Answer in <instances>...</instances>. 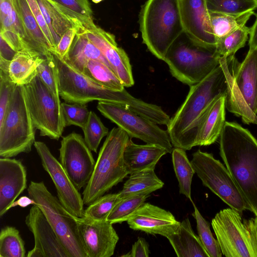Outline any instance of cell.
<instances>
[{"label":"cell","mask_w":257,"mask_h":257,"mask_svg":"<svg viewBox=\"0 0 257 257\" xmlns=\"http://www.w3.org/2000/svg\"><path fill=\"white\" fill-rule=\"evenodd\" d=\"M168 239L178 257H209L188 218L181 222L178 230Z\"/></svg>","instance_id":"26"},{"label":"cell","mask_w":257,"mask_h":257,"mask_svg":"<svg viewBox=\"0 0 257 257\" xmlns=\"http://www.w3.org/2000/svg\"><path fill=\"white\" fill-rule=\"evenodd\" d=\"M219 64L226 80V107L231 112L240 116L244 123L257 125V116L246 104L237 88L230 72L226 57L221 56Z\"/></svg>","instance_id":"27"},{"label":"cell","mask_w":257,"mask_h":257,"mask_svg":"<svg viewBox=\"0 0 257 257\" xmlns=\"http://www.w3.org/2000/svg\"><path fill=\"white\" fill-rule=\"evenodd\" d=\"M28 195L43 211L70 257H87L78 227L77 217L50 193L43 181H31Z\"/></svg>","instance_id":"7"},{"label":"cell","mask_w":257,"mask_h":257,"mask_svg":"<svg viewBox=\"0 0 257 257\" xmlns=\"http://www.w3.org/2000/svg\"><path fill=\"white\" fill-rule=\"evenodd\" d=\"M250 28H240L233 32L216 40V51L221 56L228 57L245 45L248 40Z\"/></svg>","instance_id":"35"},{"label":"cell","mask_w":257,"mask_h":257,"mask_svg":"<svg viewBox=\"0 0 257 257\" xmlns=\"http://www.w3.org/2000/svg\"><path fill=\"white\" fill-rule=\"evenodd\" d=\"M143 43L164 61L171 45L184 33L179 0H147L139 15Z\"/></svg>","instance_id":"3"},{"label":"cell","mask_w":257,"mask_h":257,"mask_svg":"<svg viewBox=\"0 0 257 257\" xmlns=\"http://www.w3.org/2000/svg\"><path fill=\"white\" fill-rule=\"evenodd\" d=\"M59 152L60 162L77 189L85 188L96 162L84 138L76 133L69 134L62 138Z\"/></svg>","instance_id":"13"},{"label":"cell","mask_w":257,"mask_h":257,"mask_svg":"<svg viewBox=\"0 0 257 257\" xmlns=\"http://www.w3.org/2000/svg\"><path fill=\"white\" fill-rule=\"evenodd\" d=\"M16 86L10 78L9 72L0 70V122L5 116Z\"/></svg>","instance_id":"43"},{"label":"cell","mask_w":257,"mask_h":257,"mask_svg":"<svg viewBox=\"0 0 257 257\" xmlns=\"http://www.w3.org/2000/svg\"><path fill=\"white\" fill-rule=\"evenodd\" d=\"M16 53L1 38L0 58L11 61Z\"/></svg>","instance_id":"49"},{"label":"cell","mask_w":257,"mask_h":257,"mask_svg":"<svg viewBox=\"0 0 257 257\" xmlns=\"http://www.w3.org/2000/svg\"><path fill=\"white\" fill-rule=\"evenodd\" d=\"M179 1L184 33L199 45L216 50V39L206 0Z\"/></svg>","instance_id":"15"},{"label":"cell","mask_w":257,"mask_h":257,"mask_svg":"<svg viewBox=\"0 0 257 257\" xmlns=\"http://www.w3.org/2000/svg\"><path fill=\"white\" fill-rule=\"evenodd\" d=\"M254 14L253 11L236 15L210 13L211 24L216 40L245 26Z\"/></svg>","instance_id":"33"},{"label":"cell","mask_w":257,"mask_h":257,"mask_svg":"<svg viewBox=\"0 0 257 257\" xmlns=\"http://www.w3.org/2000/svg\"><path fill=\"white\" fill-rule=\"evenodd\" d=\"M35 128L26 102L24 85H17L0 122V156L29 153L35 141Z\"/></svg>","instance_id":"6"},{"label":"cell","mask_w":257,"mask_h":257,"mask_svg":"<svg viewBox=\"0 0 257 257\" xmlns=\"http://www.w3.org/2000/svg\"><path fill=\"white\" fill-rule=\"evenodd\" d=\"M47 9L54 30L61 38L71 28L77 30V34L82 33L94 24L89 19L63 6L54 0H42Z\"/></svg>","instance_id":"24"},{"label":"cell","mask_w":257,"mask_h":257,"mask_svg":"<svg viewBox=\"0 0 257 257\" xmlns=\"http://www.w3.org/2000/svg\"><path fill=\"white\" fill-rule=\"evenodd\" d=\"M249 50L257 49V15L255 21L249 31Z\"/></svg>","instance_id":"50"},{"label":"cell","mask_w":257,"mask_h":257,"mask_svg":"<svg viewBox=\"0 0 257 257\" xmlns=\"http://www.w3.org/2000/svg\"><path fill=\"white\" fill-rule=\"evenodd\" d=\"M212 227L223 255L226 257H256L241 214L230 208L217 213Z\"/></svg>","instance_id":"12"},{"label":"cell","mask_w":257,"mask_h":257,"mask_svg":"<svg viewBox=\"0 0 257 257\" xmlns=\"http://www.w3.org/2000/svg\"><path fill=\"white\" fill-rule=\"evenodd\" d=\"M226 92V80L220 64L202 81L190 86L185 101L167 125L172 145L185 151L196 146L199 127L208 111Z\"/></svg>","instance_id":"1"},{"label":"cell","mask_w":257,"mask_h":257,"mask_svg":"<svg viewBox=\"0 0 257 257\" xmlns=\"http://www.w3.org/2000/svg\"><path fill=\"white\" fill-rule=\"evenodd\" d=\"M37 73L51 92L60 98L57 66L52 56L44 58L37 67Z\"/></svg>","instance_id":"41"},{"label":"cell","mask_w":257,"mask_h":257,"mask_svg":"<svg viewBox=\"0 0 257 257\" xmlns=\"http://www.w3.org/2000/svg\"><path fill=\"white\" fill-rule=\"evenodd\" d=\"M234 81L244 101L257 116V49L248 50L239 63L234 56L226 57Z\"/></svg>","instance_id":"21"},{"label":"cell","mask_w":257,"mask_h":257,"mask_svg":"<svg viewBox=\"0 0 257 257\" xmlns=\"http://www.w3.org/2000/svg\"><path fill=\"white\" fill-rule=\"evenodd\" d=\"M192 157L191 163L204 186L240 214L246 210L251 212L225 166L212 154L200 150Z\"/></svg>","instance_id":"9"},{"label":"cell","mask_w":257,"mask_h":257,"mask_svg":"<svg viewBox=\"0 0 257 257\" xmlns=\"http://www.w3.org/2000/svg\"><path fill=\"white\" fill-rule=\"evenodd\" d=\"M72 11L89 19L93 12L88 0H54Z\"/></svg>","instance_id":"45"},{"label":"cell","mask_w":257,"mask_h":257,"mask_svg":"<svg viewBox=\"0 0 257 257\" xmlns=\"http://www.w3.org/2000/svg\"><path fill=\"white\" fill-rule=\"evenodd\" d=\"M97 108L104 116L124 130L130 138H137L147 144L160 146L168 153H172V145L168 133L157 124L111 103L98 101Z\"/></svg>","instance_id":"10"},{"label":"cell","mask_w":257,"mask_h":257,"mask_svg":"<svg viewBox=\"0 0 257 257\" xmlns=\"http://www.w3.org/2000/svg\"><path fill=\"white\" fill-rule=\"evenodd\" d=\"M220 57L216 50L199 45L183 33L170 47L164 61L173 77L190 86L218 66Z\"/></svg>","instance_id":"5"},{"label":"cell","mask_w":257,"mask_h":257,"mask_svg":"<svg viewBox=\"0 0 257 257\" xmlns=\"http://www.w3.org/2000/svg\"><path fill=\"white\" fill-rule=\"evenodd\" d=\"M27 171L22 162L15 159H0V216L10 209L27 188Z\"/></svg>","instance_id":"20"},{"label":"cell","mask_w":257,"mask_h":257,"mask_svg":"<svg viewBox=\"0 0 257 257\" xmlns=\"http://www.w3.org/2000/svg\"><path fill=\"white\" fill-rule=\"evenodd\" d=\"M209 13L240 14L257 9V0H206Z\"/></svg>","instance_id":"37"},{"label":"cell","mask_w":257,"mask_h":257,"mask_svg":"<svg viewBox=\"0 0 257 257\" xmlns=\"http://www.w3.org/2000/svg\"><path fill=\"white\" fill-rule=\"evenodd\" d=\"M149 196L150 194H145L120 199L113 208L106 220L112 224L127 221L131 215Z\"/></svg>","instance_id":"38"},{"label":"cell","mask_w":257,"mask_h":257,"mask_svg":"<svg viewBox=\"0 0 257 257\" xmlns=\"http://www.w3.org/2000/svg\"><path fill=\"white\" fill-rule=\"evenodd\" d=\"M82 130L86 144L91 151L97 153L101 140L109 133L108 129L96 113L90 111L88 120Z\"/></svg>","instance_id":"40"},{"label":"cell","mask_w":257,"mask_h":257,"mask_svg":"<svg viewBox=\"0 0 257 257\" xmlns=\"http://www.w3.org/2000/svg\"><path fill=\"white\" fill-rule=\"evenodd\" d=\"M226 93L217 98L213 103L199 127L196 146H208L219 139L225 123Z\"/></svg>","instance_id":"25"},{"label":"cell","mask_w":257,"mask_h":257,"mask_svg":"<svg viewBox=\"0 0 257 257\" xmlns=\"http://www.w3.org/2000/svg\"><path fill=\"white\" fill-rule=\"evenodd\" d=\"M25 223L34 235V248L27 257H70L59 237L41 209L33 205Z\"/></svg>","instance_id":"16"},{"label":"cell","mask_w":257,"mask_h":257,"mask_svg":"<svg viewBox=\"0 0 257 257\" xmlns=\"http://www.w3.org/2000/svg\"><path fill=\"white\" fill-rule=\"evenodd\" d=\"M219 144L224 164L257 216V140L239 124L225 121Z\"/></svg>","instance_id":"2"},{"label":"cell","mask_w":257,"mask_h":257,"mask_svg":"<svg viewBox=\"0 0 257 257\" xmlns=\"http://www.w3.org/2000/svg\"><path fill=\"white\" fill-rule=\"evenodd\" d=\"M27 35L30 50L44 58L52 56L53 49L40 28L26 0H12Z\"/></svg>","instance_id":"23"},{"label":"cell","mask_w":257,"mask_h":257,"mask_svg":"<svg viewBox=\"0 0 257 257\" xmlns=\"http://www.w3.org/2000/svg\"><path fill=\"white\" fill-rule=\"evenodd\" d=\"M52 55L58 70L59 95L65 102L83 105L94 100L109 102L113 90L92 81L56 53Z\"/></svg>","instance_id":"11"},{"label":"cell","mask_w":257,"mask_h":257,"mask_svg":"<svg viewBox=\"0 0 257 257\" xmlns=\"http://www.w3.org/2000/svg\"><path fill=\"white\" fill-rule=\"evenodd\" d=\"M77 32V30L75 28H71L66 31L61 37L53 53L64 58L68 53Z\"/></svg>","instance_id":"46"},{"label":"cell","mask_w":257,"mask_h":257,"mask_svg":"<svg viewBox=\"0 0 257 257\" xmlns=\"http://www.w3.org/2000/svg\"><path fill=\"white\" fill-rule=\"evenodd\" d=\"M150 253L149 245L146 239L138 237L133 244L131 250L127 253L121 255L127 257H148Z\"/></svg>","instance_id":"47"},{"label":"cell","mask_w":257,"mask_h":257,"mask_svg":"<svg viewBox=\"0 0 257 257\" xmlns=\"http://www.w3.org/2000/svg\"><path fill=\"white\" fill-rule=\"evenodd\" d=\"M130 138L119 127H114L108 133L99 151L91 178L83 191L84 205H90L127 176L123 153Z\"/></svg>","instance_id":"4"},{"label":"cell","mask_w":257,"mask_h":257,"mask_svg":"<svg viewBox=\"0 0 257 257\" xmlns=\"http://www.w3.org/2000/svg\"><path fill=\"white\" fill-rule=\"evenodd\" d=\"M45 58L30 50L16 53L9 66V74L17 85H24L31 81L37 73V67Z\"/></svg>","instance_id":"29"},{"label":"cell","mask_w":257,"mask_h":257,"mask_svg":"<svg viewBox=\"0 0 257 257\" xmlns=\"http://www.w3.org/2000/svg\"><path fill=\"white\" fill-rule=\"evenodd\" d=\"M34 146L44 169L50 175L54 184L60 202L74 216L84 217L85 209L83 197L60 161L55 158L44 142L35 141Z\"/></svg>","instance_id":"14"},{"label":"cell","mask_w":257,"mask_h":257,"mask_svg":"<svg viewBox=\"0 0 257 257\" xmlns=\"http://www.w3.org/2000/svg\"><path fill=\"white\" fill-rule=\"evenodd\" d=\"M40 28L45 35L50 45L53 49V53L55 50L53 37L46 23V21L39 7L37 0H26Z\"/></svg>","instance_id":"44"},{"label":"cell","mask_w":257,"mask_h":257,"mask_svg":"<svg viewBox=\"0 0 257 257\" xmlns=\"http://www.w3.org/2000/svg\"><path fill=\"white\" fill-rule=\"evenodd\" d=\"M93 3L95 4H98L101 2H102L103 0H91Z\"/></svg>","instance_id":"52"},{"label":"cell","mask_w":257,"mask_h":257,"mask_svg":"<svg viewBox=\"0 0 257 257\" xmlns=\"http://www.w3.org/2000/svg\"><path fill=\"white\" fill-rule=\"evenodd\" d=\"M192 204L194 208L192 215L196 219L198 236L205 249L209 257H221L220 247L212 234L209 223L202 216L195 204Z\"/></svg>","instance_id":"36"},{"label":"cell","mask_w":257,"mask_h":257,"mask_svg":"<svg viewBox=\"0 0 257 257\" xmlns=\"http://www.w3.org/2000/svg\"><path fill=\"white\" fill-rule=\"evenodd\" d=\"M63 58L82 73L91 59L99 60L111 68L100 50L83 34H76L68 53Z\"/></svg>","instance_id":"28"},{"label":"cell","mask_w":257,"mask_h":257,"mask_svg":"<svg viewBox=\"0 0 257 257\" xmlns=\"http://www.w3.org/2000/svg\"><path fill=\"white\" fill-rule=\"evenodd\" d=\"M81 34L100 50L123 86H132L134 80L129 58L124 50L118 46L114 35L95 24Z\"/></svg>","instance_id":"18"},{"label":"cell","mask_w":257,"mask_h":257,"mask_svg":"<svg viewBox=\"0 0 257 257\" xmlns=\"http://www.w3.org/2000/svg\"><path fill=\"white\" fill-rule=\"evenodd\" d=\"M167 153V151L160 146L149 144L138 145L130 138L123 153L128 175L147 169L155 170L160 158Z\"/></svg>","instance_id":"22"},{"label":"cell","mask_w":257,"mask_h":257,"mask_svg":"<svg viewBox=\"0 0 257 257\" xmlns=\"http://www.w3.org/2000/svg\"><path fill=\"white\" fill-rule=\"evenodd\" d=\"M174 170L179 183V193L184 195L193 203L191 196V186L195 173L185 150L175 148L172 152Z\"/></svg>","instance_id":"32"},{"label":"cell","mask_w":257,"mask_h":257,"mask_svg":"<svg viewBox=\"0 0 257 257\" xmlns=\"http://www.w3.org/2000/svg\"><path fill=\"white\" fill-rule=\"evenodd\" d=\"M248 231L251 244L257 257V216L243 221Z\"/></svg>","instance_id":"48"},{"label":"cell","mask_w":257,"mask_h":257,"mask_svg":"<svg viewBox=\"0 0 257 257\" xmlns=\"http://www.w3.org/2000/svg\"><path fill=\"white\" fill-rule=\"evenodd\" d=\"M118 193L103 195L85 209L84 217L92 220H106L108 216L120 200Z\"/></svg>","instance_id":"39"},{"label":"cell","mask_w":257,"mask_h":257,"mask_svg":"<svg viewBox=\"0 0 257 257\" xmlns=\"http://www.w3.org/2000/svg\"><path fill=\"white\" fill-rule=\"evenodd\" d=\"M61 107L66 126L74 125L82 130L84 127L90 111L86 105L65 102L61 103Z\"/></svg>","instance_id":"42"},{"label":"cell","mask_w":257,"mask_h":257,"mask_svg":"<svg viewBox=\"0 0 257 257\" xmlns=\"http://www.w3.org/2000/svg\"><path fill=\"white\" fill-rule=\"evenodd\" d=\"M127 223L133 230L167 238L178 230L181 223L170 211L145 202L131 215Z\"/></svg>","instance_id":"19"},{"label":"cell","mask_w":257,"mask_h":257,"mask_svg":"<svg viewBox=\"0 0 257 257\" xmlns=\"http://www.w3.org/2000/svg\"><path fill=\"white\" fill-rule=\"evenodd\" d=\"M80 237L87 257H110L119 237L107 220L77 217Z\"/></svg>","instance_id":"17"},{"label":"cell","mask_w":257,"mask_h":257,"mask_svg":"<svg viewBox=\"0 0 257 257\" xmlns=\"http://www.w3.org/2000/svg\"><path fill=\"white\" fill-rule=\"evenodd\" d=\"M26 102L36 129L41 136L58 140L66 127L61 102L37 73L24 85Z\"/></svg>","instance_id":"8"},{"label":"cell","mask_w":257,"mask_h":257,"mask_svg":"<svg viewBox=\"0 0 257 257\" xmlns=\"http://www.w3.org/2000/svg\"><path fill=\"white\" fill-rule=\"evenodd\" d=\"M164 184V182L156 175L154 170H144L131 174L118 194L121 199L137 195L150 194L162 188Z\"/></svg>","instance_id":"30"},{"label":"cell","mask_w":257,"mask_h":257,"mask_svg":"<svg viewBox=\"0 0 257 257\" xmlns=\"http://www.w3.org/2000/svg\"><path fill=\"white\" fill-rule=\"evenodd\" d=\"M35 202L34 200L30 197L23 196L19 198L16 201L15 200L13 203L11 205L10 209L12 207L16 206H20L21 207H26L30 205H35Z\"/></svg>","instance_id":"51"},{"label":"cell","mask_w":257,"mask_h":257,"mask_svg":"<svg viewBox=\"0 0 257 257\" xmlns=\"http://www.w3.org/2000/svg\"><path fill=\"white\" fill-rule=\"evenodd\" d=\"M0 256L25 257V243L19 231L15 227L6 226L0 232Z\"/></svg>","instance_id":"34"},{"label":"cell","mask_w":257,"mask_h":257,"mask_svg":"<svg viewBox=\"0 0 257 257\" xmlns=\"http://www.w3.org/2000/svg\"><path fill=\"white\" fill-rule=\"evenodd\" d=\"M82 74L106 88L116 91H121L124 89V86L114 71L99 60H89Z\"/></svg>","instance_id":"31"}]
</instances>
